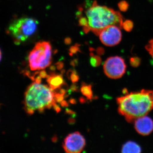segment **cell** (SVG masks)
Returning a JSON list of instances; mask_svg holds the SVG:
<instances>
[{"instance_id":"cell-21","label":"cell","mask_w":153,"mask_h":153,"mask_svg":"<svg viewBox=\"0 0 153 153\" xmlns=\"http://www.w3.org/2000/svg\"><path fill=\"white\" fill-rule=\"evenodd\" d=\"M70 89L72 92H75L78 91V86L75 83H73L70 86Z\"/></svg>"},{"instance_id":"cell-14","label":"cell","mask_w":153,"mask_h":153,"mask_svg":"<svg viewBox=\"0 0 153 153\" xmlns=\"http://www.w3.org/2000/svg\"><path fill=\"white\" fill-rule=\"evenodd\" d=\"M134 23L132 21L130 20H126L123 21L122 24V28L128 32H131L134 28Z\"/></svg>"},{"instance_id":"cell-5","label":"cell","mask_w":153,"mask_h":153,"mask_svg":"<svg viewBox=\"0 0 153 153\" xmlns=\"http://www.w3.org/2000/svg\"><path fill=\"white\" fill-rule=\"evenodd\" d=\"M28 60L32 71L44 69L50 66L52 63V47L49 42L37 43L30 52Z\"/></svg>"},{"instance_id":"cell-31","label":"cell","mask_w":153,"mask_h":153,"mask_svg":"<svg viewBox=\"0 0 153 153\" xmlns=\"http://www.w3.org/2000/svg\"><path fill=\"white\" fill-rule=\"evenodd\" d=\"M68 102L69 103H71V104H76V100L74 98H71L70 100H69V101H68Z\"/></svg>"},{"instance_id":"cell-15","label":"cell","mask_w":153,"mask_h":153,"mask_svg":"<svg viewBox=\"0 0 153 153\" xmlns=\"http://www.w3.org/2000/svg\"><path fill=\"white\" fill-rule=\"evenodd\" d=\"M118 7L121 11L126 12L128 10L129 7V4L127 1L123 0V1H120L118 4Z\"/></svg>"},{"instance_id":"cell-13","label":"cell","mask_w":153,"mask_h":153,"mask_svg":"<svg viewBox=\"0 0 153 153\" xmlns=\"http://www.w3.org/2000/svg\"><path fill=\"white\" fill-rule=\"evenodd\" d=\"M90 62L91 65L93 67H97L101 64V58L98 55H94L93 53L91 54Z\"/></svg>"},{"instance_id":"cell-18","label":"cell","mask_w":153,"mask_h":153,"mask_svg":"<svg viewBox=\"0 0 153 153\" xmlns=\"http://www.w3.org/2000/svg\"><path fill=\"white\" fill-rule=\"evenodd\" d=\"M70 79H71V82L73 83L77 82L79 80V76L77 74V72L75 69L72 70L71 75L70 76Z\"/></svg>"},{"instance_id":"cell-20","label":"cell","mask_w":153,"mask_h":153,"mask_svg":"<svg viewBox=\"0 0 153 153\" xmlns=\"http://www.w3.org/2000/svg\"><path fill=\"white\" fill-rule=\"evenodd\" d=\"M39 76H41L42 78H48L49 77V75H47V72L44 70L41 71L39 72Z\"/></svg>"},{"instance_id":"cell-28","label":"cell","mask_w":153,"mask_h":153,"mask_svg":"<svg viewBox=\"0 0 153 153\" xmlns=\"http://www.w3.org/2000/svg\"><path fill=\"white\" fill-rule=\"evenodd\" d=\"M60 105L62 107H67L68 106V103L66 100H63L60 102Z\"/></svg>"},{"instance_id":"cell-36","label":"cell","mask_w":153,"mask_h":153,"mask_svg":"<svg viewBox=\"0 0 153 153\" xmlns=\"http://www.w3.org/2000/svg\"><path fill=\"white\" fill-rule=\"evenodd\" d=\"M65 70H64V69H63V70H62L61 71V74H64V73H65Z\"/></svg>"},{"instance_id":"cell-22","label":"cell","mask_w":153,"mask_h":153,"mask_svg":"<svg viewBox=\"0 0 153 153\" xmlns=\"http://www.w3.org/2000/svg\"><path fill=\"white\" fill-rule=\"evenodd\" d=\"M105 52L104 49L102 47H100L97 50V55H102L104 54Z\"/></svg>"},{"instance_id":"cell-2","label":"cell","mask_w":153,"mask_h":153,"mask_svg":"<svg viewBox=\"0 0 153 153\" xmlns=\"http://www.w3.org/2000/svg\"><path fill=\"white\" fill-rule=\"evenodd\" d=\"M85 13L88 23L85 33L91 31L98 36L102 30L111 25L122 28L124 18L120 13L106 6L99 5L97 1L93 2Z\"/></svg>"},{"instance_id":"cell-30","label":"cell","mask_w":153,"mask_h":153,"mask_svg":"<svg viewBox=\"0 0 153 153\" xmlns=\"http://www.w3.org/2000/svg\"><path fill=\"white\" fill-rule=\"evenodd\" d=\"M41 78H42V77L40 76H37L36 79H35L36 83H38V84H40L41 82Z\"/></svg>"},{"instance_id":"cell-3","label":"cell","mask_w":153,"mask_h":153,"mask_svg":"<svg viewBox=\"0 0 153 153\" xmlns=\"http://www.w3.org/2000/svg\"><path fill=\"white\" fill-rule=\"evenodd\" d=\"M53 99L54 91L47 85L33 82L25 94V108L38 110L39 112H43L49 105L52 104Z\"/></svg>"},{"instance_id":"cell-9","label":"cell","mask_w":153,"mask_h":153,"mask_svg":"<svg viewBox=\"0 0 153 153\" xmlns=\"http://www.w3.org/2000/svg\"><path fill=\"white\" fill-rule=\"evenodd\" d=\"M134 123L136 131L141 135H149L153 131V121L146 115L138 118Z\"/></svg>"},{"instance_id":"cell-12","label":"cell","mask_w":153,"mask_h":153,"mask_svg":"<svg viewBox=\"0 0 153 153\" xmlns=\"http://www.w3.org/2000/svg\"><path fill=\"white\" fill-rule=\"evenodd\" d=\"M80 91L82 95L86 97L88 100L91 101L93 99V92L92 90V85H87L84 82H82Z\"/></svg>"},{"instance_id":"cell-6","label":"cell","mask_w":153,"mask_h":153,"mask_svg":"<svg viewBox=\"0 0 153 153\" xmlns=\"http://www.w3.org/2000/svg\"><path fill=\"white\" fill-rule=\"evenodd\" d=\"M126 65L125 60L120 56L108 57L103 64L105 74L111 79L120 78L125 74Z\"/></svg>"},{"instance_id":"cell-17","label":"cell","mask_w":153,"mask_h":153,"mask_svg":"<svg viewBox=\"0 0 153 153\" xmlns=\"http://www.w3.org/2000/svg\"><path fill=\"white\" fill-rule=\"evenodd\" d=\"M145 48L153 59V38L149 41Z\"/></svg>"},{"instance_id":"cell-24","label":"cell","mask_w":153,"mask_h":153,"mask_svg":"<svg viewBox=\"0 0 153 153\" xmlns=\"http://www.w3.org/2000/svg\"><path fill=\"white\" fill-rule=\"evenodd\" d=\"M55 65L57 66V68L58 70H61L62 69L64 66V64L61 62H59L58 63H56Z\"/></svg>"},{"instance_id":"cell-27","label":"cell","mask_w":153,"mask_h":153,"mask_svg":"<svg viewBox=\"0 0 153 153\" xmlns=\"http://www.w3.org/2000/svg\"><path fill=\"white\" fill-rule=\"evenodd\" d=\"M65 113L66 114L71 115V116L73 114H76V113L74 112V111H73L71 110L68 109V108H66Z\"/></svg>"},{"instance_id":"cell-32","label":"cell","mask_w":153,"mask_h":153,"mask_svg":"<svg viewBox=\"0 0 153 153\" xmlns=\"http://www.w3.org/2000/svg\"><path fill=\"white\" fill-rule=\"evenodd\" d=\"M79 101L80 103L83 104V103H85L86 100H85V98H84V97H80L79 99Z\"/></svg>"},{"instance_id":"cell-25","label":"cell","mask_w":153,"mask_h":153,"mask_svg":"<svg viewBox=\"0 0 153 153\" xmlns=\"http://www.w3.org/2000/svg\"><path fill=\"white\" fill-rule=\"evenodd\" d=\"M68 123L69 124L71 125H73L76 123V120H75L74 118L71 117L70 118L68 119Z\"/></svg>"},{"instance_id":"cell-23","label":"cell","mask_w":153,"mask_h":153,"mask_svg":"<svg viewBox=\"0 0 153 153\" xmlns=\"http://www.w3.org/2000/svg\"><path fill=\"white\" fill-rule=\"evenodd\" d=\"M53 107L54 109L55 110V111H56V113H58L60 112V111H61V108L60 107V106L59 105H57V104L55 103V104L53 105Z\"/></svg>"},{"instance_id":"cell-16","label":"cell","mask_w":153,"mask_h":153,"mask_svg":"<svg viewBox=\"0 0 153 153\" xmlns=\"http://www.w3.org/2000/svg\"><path fill=\"white\" fill-rule=\"evenodd\" d=\"M141 62V60L140 58L136 57V56L131 57L130 59V63L131 65L134 68L139 66Z\"/></svg>"},{"instance_id":"cell-11","label":"cell","mask_w":153,"mask_h":153,"mask_svg":"<svg viewBox=\"0 0 153 153\" xmlns=\"http://www.w3.org/2000/svg\"><path fill=\"white\" fill-rule=\"evenodd\" d=\"M141 152V148L140 145L132 141L127 142L122 147V153H139Z\"/></svg>"},{"instance_id":"cell-34","label":"cell","mask_w":153,"mask_h":153,"mask_svg":"<svg viewBox=\"0 0 153 153\" xmlns=\"http://www.w3.org/2000/svg\"><path fill=\"white\" fill-rule=\"evenodd\" d=\"M57 140H58V139H57V137L56 136H54L52 138V142L55 143L57 142Z\"/></svg>"},{"instance_id":"cell-33","label":"cell","mask_w":153,"mask_h":153,"mask_svg":"<svg viewBox=\"0 0 153 153\" xmlns=\"http://www.w3.org/2000/svg\"><path fill=\"white\" fill-rule=\"evenodd\" d=\"M71 66H76V65L77 64V61L76 60H74L73 61H71Z\"/></svg>"},{"instance_id":"cell-29","label":"cell","mask_w":153,"mask_h":153,"mask_svg":"<svg viewBox=\"0 0 153 153\" xmlns=\"http://www.w3.org/2000/svg\"><path fill=\"white\" fill-rule=\"evenodd\" d=\"M25 110L26 112L27 113V114H29L32 115L34 113V110L31 109V108H25Z\"/></svg>"},{"instance_id":"cell-26","label":"cell","mask_w":153,"mask_h":153,"mask_svg":"<svg viewBox=\"0 0 153 153\" xmlns=\"http://www.w3.org/2000/svg\"><path fill=\"white\" fill-rule=\"evenodd\" d=\"M57 89L59 90L58 93H60V94L63 96H65V94H66V92H67L66 90L64 89V88H58Z\"/></svg>"},{"instance_id":"cell-4","label":"cell","mask_w":153,"mask_h":153,"mask_svg":"<svg viewBox=\"0 0 153 153\" xmlns=\"http://www.w3.org/2000/svg\"><path fill=\"white\" fill-rule=\"evenodd\" d=\"M38 23L31 18H22L15 20L9 26L8 31L17 44L27 40L36 33Z\"/></svg>"},{"instance_id":"cell-8","label":"cell","mask_w":153,"mask_h":153,"mask_svg":"<svg viewBox=\"0 0 153 153\" xmlns=\"http://www.w3.org/2000/svg\"><path fill=\"white\" fill-rule=\"evenodd\" d=\"M85 141L79 132L69 134L64 139L63 147L66 153H79L84 149Z\"/></svg>"},{"instance_id":"cell-1","label":"cell","mask_w":153,"mask_h":153,"mask_svg":"<svg viewBox=\"0 0 153 153\" xmlns=\"http://www.w3.org/2000/svg\"><path fill=\"white\" fill-rule=\"evenodd\" d=\"M119 113L128 123L146 115L153 109V91L142 89L117 98Z\"/></svg>"},{"instance_id":"cell-35","label":"cell","mask_w":153,"mask_h":153,"mask_svg":"<svg viewBox=\"0 0 153 153\" xmlns=\"http://www.w3.org/2000/svg\"><path fill=\"white\" fill-rule=\"evenodd\" d=\"M50 69L52 71H55L56 70V68L55 66H50Z\"/></svg>"},{"instance_id":"cell-19","label":"cell","mask_w":153,"mask_h":153,"mask_svg":"<svg viewBox=\"0 0 153 153\" xmlns=\"http://www.w3.org/2000/svg\"><path fill=\"white\" fill-rule=\"evenodd\" d=\"M64 97L60 94V93H57L56 91H54V99L56 102L60 103L61 101H63Z\"/></svg>"},{"instance_id":"cell-10","label":"cell","mask_w":153,"mask_h":153,"mask_svg":"<svg viewBox=\"0 0 153 153\" xmlns=\"http://www.w3.org/2000/svg\"><path fill=\"white\" fill-rule=\"evenodd\" d=\"M47 81L49 84V88L52 90L60 88L61 85H64L65 83L62 74L58 75L57 74L54 76H49L47 78Z\"/></svg>"},{"instance_id":"cell-7","label":"cell","mask_w":153,"mask_h":153,"mask_svg":"<svg viewBox=\"0 0 153 153\" xmlns=\"http://www.w3.org/2000/svg\"><path fill=\"white\" fill-rule=\"evenodd\" d=\"M120 29L116 25L105 28L98 35L102 43L107 47H113L119 44L122 38Z\"/></svg>"}]
</instances>
